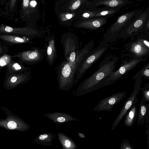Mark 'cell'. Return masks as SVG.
<instances>
[{
  "mask_svg": "<svg viewBox=\"0 0 149 149\" xmlns=\"http://www.w3.org/2000/svg\"><path fill=\"white\" fill-rule=\"evenodd\" d=\"M116 60L106 62L95 72L83 81L72 93L76 96L83 95L102 87L111 84L108 79L116 67Z\"/></svg>",
  "mask_w": 149,
  "mask_h": 149,
  "instance_id": "cell-1",
  "label": "cell"
},
{
  "mask_svg": "<svg viewBox=\"0 0 149 149\" xmlns=\"http://www.w3.org/2000/svg\"><path fill=\"white\" fill-rule=\"evenodd\" d=\"M1 109L6 115L4 119H0V127L6 130H15L21 132L28 131L30 125L19 116L13 113L7 107L3 106Z\"/></svg>",
  "mask_w": 149,
  "mask_h": 149,
  "instance_id": "cell-2",
  "label": "cell"
},
{
  "mask_svg": "<svg viewBox=\"0 0 149 149\" xmlns=\"http://www.w3.org/2000/svg\"><path fill=\"white\" fill-rule=\"evenodd\" d=\"M57 80L60 90L68 91L76 84L75 76L73 73L68 62L63 61L56 68Z\"/></svg>",
  "mask_w": 149,
  "mask_h": 149,
  "instance_id": "cell-3",
  "label": "cell"
},
{
  "mask_svg": "<svg viewBox=\"0 0 149 149\" xmlns=\"http://www.w3.org/2000/svg\"><path fill=\"white\" fill-rule=\"evenodd\" d=\"M61 41L65 59L69 64L73 63L79 50L78 37L73 34H65L62 36Z\"/></svg>",
  "mask_w": 149,
  "mask_h": 149,
  "instance_id": "cell-4",
  "label": "cell"
},
{
  "mask_svg": "<svg viewBox=\"0 0 149 149\" xmlns=\"http://www.w3.org/2000/svg\"><path fill=\"white\" fill-rule=\"evenodd\" d=\"M107 48L105 46L102 45L90 52L78 67L75 77L76 83L91 66L104 54Z\"/></svg>",
  "mask_w": 149,
  "mask_h": 149,
  "instance_id": "cell-5",
  "label": "cell"
},
{
  "mask_svg": "<svg viewBox=\"0 0 149 149\" xmlns=\"http://www.w3.org/2000/svg\"><path fill=\"white\" fill-rule=\"evenodd\" d=\"M141 77L140 76L136 78L133 91L131 94L124 102L119 113L113 123L111 130H113L116 127L125 116L127 111L135 104L137 103V96L139 94L141 84Z\"/></svg>",
  "mask_w": 149,
  "mask_h": 149,
  "instance_id": "cell-6",
  "label": "cell"
},
{
  "mask_svg": "<svg viewBox=\"0 0 149 149\" xmlns=\"http://www.w3.org/2000/svg\"><path fill=\"white\" fill-rule=\"evenodd\" d=\"M45 54L44 49L32 47L30 49L19 52L13 55L18 59V61L22 64L33 65L42 61Z\"/></svg>",
  "mask_w": 149,
  "mask_h": 149,
  "instance_id": "cell-7",
  "label": "cell"
},
{
  "mask_svg": "<svg viewBox=\"0 0 149 149\" xmlns=\"http://www.w3.org/2000/svg\"><path fill=\"white\" fill-rule=\"evenodd\" d=\"M149 7L144 11L140 10L129 23L123 29L120 33L130 35L142 29L149 19Z\"/></svg>",
  "mask_w": 149,
  "mask_h": 149,
  "instance_id": "cell-8",
  "label": "cell"
},
{
  "mask_svg": "<svg viewBox=\"0 0 149 149\" xmlns=\"http://www.w3.org/2000/svg\"><path fill=\"white\" fill-rule=\"evenodd\" d=\"M31 71L30 70L6 75L3 87L6 90L13 89L28 82L31 78Z\"/></svg>",
  "mask_w": 149,
  "mask_h": 149,
  "instance_id": "cell-9",
  "label": "cell"
},
{
  "mask_svg": "<svg viewBox=\"0 0 149 149\" xmlns=\"http://www.w3.org/2000/svg\"><path fill=\"white\" fill-rule=\"evenodd\" d=\"M140 10H133L118 16L116 21L107 30L106 34L114 36L120 33Z\"/></svg>",
  "mask_w": 149,
  "mask_h": 149,
  "instance_id": "cell-10",
  "label": "cell"
},
{
  "mask_svg": "<svg viewBox=\"0 0 149 149\" xmlns=\"http://www.w3.org/2000/svg\"><path fill=\"white\" fill-rule=\"evenodd\" d=\"M125 92L115 93L100 100L93 110L97 112L110 111L114 106L121 101L125 96Z\"/></svg>",
  "mask_w": 149,
  "mask_h": 149,
  "instance_id": "cell-11",
  "label": "cell"
},
{
  "mask_svg": "<svg viewBox=\"0 0 149 149\" xmlns=\"http://www.w3.org/2000/svg\"><path fill=\"white\" fill-rule=\"evenodd\" d=\"M38 33L37 31L29 27H12L3 24L0 25V34L13 35L31 39Z\"/></svg>",
  "mask_w": 149,
  "mask_h": 149,
  "instance_id": "cell-12",
  "label": "cell"
},
{
  "mask_svg": "<svg viewBox=\"0 0 149 149\" xmlns=\"http://www.w3.org/2000/svg\"><path fill=\"white\" fill-rule=\"evenodd\" d=\"M143 59L142 58H139L126 62L117 70L110 74L108 81L111 84L116 82L125 73L134 68Z\"/></svg>",
  "mask_w": 149,
  "mask_h": 149,
  "instance_id": "cell-13",
  "label": "cell"
},
{
  "mask_svg": "<svg viewBox=\"0 0 149 149\" xmlns=\"http://www.w3.org/2000/svg\"><path fill=\"white\" fill-rule=\"evenodd\" d=\"M131 2L129 0H92L87 3V7L89 9L97 8L100 6L105 7L114 8L123 7Z\"/></svg>",
  "mask_w": 149,
  "mask_h": 149,
  "instance_id": "cell-14",
  "label": "cell"
},
{
  "mask_svg": "<svg viewBox=\"0 0 149 149\" xmlns=\"http://www.w3.org/2000/svg\"><path fill=\"white\" fill-rule=\"evenodd\" d=\"M106 17L91 18L84 20L78 24L76 27L79 28L91 30L98 29L105 24L107 22Z\"/></svg>",
  "mask_w": 149,
  "mask_h": 149,
  "instance_id": "cell-15",
  "label": "cell"
},
{
  "mask_svg": "<svg viewBox=\"0 0 149 149\" xmlns=\"http://www.w3.org/2000/svg\"><path fill=\"white\" fill-rule=\"evenodd\" d=\"M47 42L45 46V54L46 60L50 65H52L58 55L55 45L54 37L52 36L46 39Z\"/></svg>",
  "mask_w": 149,
  "mask_h": 149,
  "instance_id": "cell-16",
  "label": "cell"
},
{
  "mask_svg": "<svg viewBox=\"0 0 149 149\" xmlns=\"http://www.w3.org/2000/svg\"><path fill=\"white\" fill-rule=\"evenodd\" d=\"M94 45V41H91L79 50L73 63L71 64L69 63L72 71L75 76L77 69L80 63L89 53Z\"/></svg>",
  "mask_w": 149,
  "mask_h": 149,
  "instance_id": "cell-17",
  "label": "cell"
},
{
  "mask_svg": "<svg viewBox=\"0 0 149 149\" xmlns=\"http://www.w3.org/2000/svg\"><path fill=\"white\" fill-rule=\"evenodd\" d=\"M31 39L25 37H21L13 35L0 34V40L6 45L13 46L24 43H32Z\"/></svg>",
  "mask_w": 149,
  "mask_h": 149,
  "instance_id": "cell-18",
  "label": "cell"
},
{
  "mask_svg": "<svg viewBox=\"0 0 149 149\" xmlns=\"http://www.w3.org/2000/svg\"><path fill=\"white\" fill-rule=\"evenodd\" d=\"M43 116L51 120L54 123L57 124L65 123L70 121H78L70 114L57 112L45 114Z\"/></svg>",
  "mask_w": 149,
  "mask_h": 149,
  "instance_id": "cell-19",
  "label": "cell"
},
{
  "mask_svg": "<svg viewBox=\"0 0 149 149\" xmlns=\"http://www.w3.org/2000/svg\"><path fill=\"white\" fill-rule=\"evenodd\" d=\"M20 0H7L4 4V16L10 20H15L17 13V4Z\"/></svg>",
  "mask_w": 149,
  "mask_h": 149,
  "instance_id": "cell-20",
  "label": "cell"
},
{
  "mask_svg": "<svg viewBox=\"0 0 149 149\" xmlns=\"http://www.w3.org/2000/svg\"><path fill=\"white\" fill-rule=\"evenodd\" d=\"M6 75L15 73L30 70L31 68L23 65L22 63L12 60L6 66Z\"/></svg>",
  "mask_w": 149,
  "mask_h": 149,
  "instance_id": "cell-21",
  "label": "cell"
},
{
  "mask_svg": "<svg viewBox=\"0 0 149 149\" xmlns=\"http://www.w3.org/2000/svg\"><path fill=\"white\" fill-rule=\"evenodd\" d=\"M137 103L135 104L127 111L125 116L124 123L126 127H131L137 118Z\"/></svg>",
  "mask_w": 149,
  "mask_h": 149,
  "instance_id": "cell-22",
  "label": "cell"
},
{
  "mask_svg": "<svg viewBox=\"0 0 149 149\" xmlns=\"http://www.w3.org/2000/svg\"><path fill=\"white\" fill-rule=\"evenodd\" d=\"M131 51L137 56H141L149 52V48L146 47L142 40L138 41L131 45Z\"/></svg>",
  "mask_w": 149,
  "mask_h": 149,
  "instance_id": "cell-23",
  "label": "cell"
},
{
  "mask_svg": "<svg viewBox=\"0 0 149 149\" xmlns=\"http://www.w3.org/2000/svg\"><path fill=\"white\" fill-rule=\"evenodd\" d=\"M58 136L60 142L64 149H74L77 148L74 142L70 138L62 133L58 132Z\"/></svg>",
  "mask_w": 149,
  "mask_h": 149,
  "instance_id": "cell-24",
  "label": "cell"
},
{
  "mask_svg": "<svg viewBox=\"0 0 149 149\" xmlns=\"http://www.w3.org/2000/svg\"><path fill=\"white\" fill-rule=\"evenodd\" d=\"M149 111V104L141 101L139 104L137 125L142 126L145 122L147 114Z\"/></svg>",
  "mask_w": 149,
  "mask_h": 149,
  "instance_id": "cell-25",
  "label": "cell"
},
{
  "mask_svg": "<svg viewBox=\"0 0 149 149\" xmlns=\"http://www.w3.org/2000/svg\"><path fill=\"white\" fill-rule=\"evenodd\" d=\"M55 136V134L51 132L41 134L36 138L35 142L37 144L44 146H52V141Z\"/></svg>",
  "mask_w": 149,
  "mask_h": 149,
  "instance_id": "cell-26",
  "label": "cell"
},
{
  "mask_svg": "<svg viewBox=\"0 0 149 149\" xmlns=\"http://www.w3.org/2000/svg\"><path fill=\"white\" fill-rule=\"evenodd\" d=\"M32 13L30 0H22L21 8L19 12L20 19L23 21H26Z\"/></svg>",
  "mask_w": 149,
  "mask_h": 149,
  "instance_id": "cell-27",
  "label": "cell"
},
{
  "mask_svg": "<svg viewBox=\"0 0 149 149\" xmlns=\"http://www.w3.org/2000/svg\"><path fill=\"white\" fill-rule=\"evenodd\" d=\"M122 7H120L114 8H109L105 7L104 9L98 12L93 18L104 17L108 18L112 16L119 12Z\"/></svg>",
  "mask_w": 149,
  "mask_h": 149,
  "instance_id": "cell-28",
  "label": "cell"
},
{
  "mask_svg": "<svg viewBox=\"0 0 149 149\" xmlns=\"http://www.w3.org/2000/svg\"><path fill=\"white\" fill-rule=\"evenodd\" d=\"M105 7L102 8H94L89 9V10L84 11L81 15V17L84 20L93 18L98 12L103 10Z\"/></svg>",
  "mask_w": 149,
  "mask_h": 149,
  "instance_id": "cell-29",
  "label": "cell"
},
{
  "mask_svg": "<svg viewBox=\"0 0 149 149\" xmlns=\"http://www.w3.org/2000/svg\"><path fill=\"white\" fill-rule=\"evenodd\" d=\"M13 58V55L7 54L0 57V72L3 67L7 65Z\"/></svg>",
  "mask_w": 149,
  "mask_h": 149,
  "instance_id": "cell-30",
  "label": "cell"
},
{
  "mask_svg": "<svg viewBox=\"0 0 149 149\" xmlns=\"http://www.w3.org/2000/svg\"><path fill=\"white\" fill-rule=\"evenodd\" d=\"M140 90L142 91V97L141 101L144 102L149 101V84L145 85V87L140 88Z\"/></svg>",
  "mask_w": 149,
  "mask_h": 149,
  "instance_id": "cell-31",
  "label": "cell"
},
{
  "mask_svg": "<svg viewBox=\"0 0 149 149\" xmlns=\"http://www.w3.org/2000/svg\"><path fill=\"white\" fill-rule=\"evenodd\" d=\"M88 0H73L71 4L69 6V9L73 10L78 8L82 3L86 2Z\"/></svg>",
  "mask_w": 149,
  "mask_h": 149,
  "instance_id": "cell-32",
  "label": "cell"
},
{
  "mask_svg": "<svg viewBox=\"0 0 149 149\" xmlns=\"http://www.w3.org/2000/svg\"><path fill=\"white\" fill-rule=\"evenodd\" d=\"M119 149H134V148L130 144L128 139H124L123 140Z\"/></svg>",
  "mask_w": 149,
  "mask_h": 149,
  "instance_id": "cell-33",
  "label": "cell"
},
{
  "mask_svg": "<svg viewBox=\"0 0 149 149\" xmlns=\"http://www.w3.org/2000/svg\"><path fill=\"white\" fill-rule=\"evenodd\" d=\"M75 14L72 13H61L60 17L61 21H65L70 19L74 17Z\"/></svg>",
  "mask_w": 149,
  "mask_h": 149,
  "instance_id": "cell-34",
  "label": "cell"
},
{
  "mask_svg": "<svg viewBox=\"0 0 149 149\" xmlns=\"http://www.w3.org/2000/svg\"><path fill=\"white\" fill-rule=\"evenodd\" d=\"M8 51V47L0 40V57L7 54Z\"/></svg>",
  "mask_w": 149,
  "mask_h": 149,
  "instance_id": "cell-35",
  "label": "cell"
},
{
  "mask_svg": "<svg viewBox=\"0 0 149 149\" xmlns=\"http://www.w3.org/2000/svg\"><path fill=\"white\" fill-rule=\"evenodd\" d=\"M149 64L146 65L143 69L142 71L141 74L142 76H144L146 77L147 78H149Z\"/></svg>",
  "mask_w": 149,
  "mask_h": 149,
  "instance_id": "cell-36",
  "label": "cell"
},
{
  "mask_svg": "<svg viewBox=\"0 0 149 149\" xmlns=\"http://www.w3.org/2000/svg\"><path fill=\"white\" fill-rule=\"evenodd\" d=\"M149 127L148 126V124L147 125L146 130V134L145 135H146L147 136V147L149 149Z\"/></svg>",
  "mask_w": 149,
  "mask_h": 149,
  "instance_id": "cell-37",
  "label": "cell"
},
{
  "mask_svg": "<svg viewBox=\"0 0 149 149\" xmlns=\"http://www.w3.org/2000/svg\"><path fill=\"white\" fill-rule=\"evenodd\" d=\"M145 122L146 123L148 124L149 123V111L148 112L146 116Z\"/></svg>",
  "mask_w": 149,
  "mask_h": 149,
  "instance_id": "cell-38",
  "label": "cell"
},
{
  "mask_svg": "<svg viewBox=\"0 0 149 149\" xmlns=\"http://www.w3.org/2000/svg\"><path fill=\"white\" fill-rule=\"evenodd\" d=\"M142 42L143 44L147 47L149 48V42L146 40H142Z\"/></svg>",
  "mask_w": 149,
  "mask_h": 149,
  "instance_id": "cell-39",
  "label": "cell"
},
{
  "mask_svg": "<svg viewBox=\"0 0 149 149\" xmlns=\"http://www.w3.org/2000/svg\"><path fill=\"white\" fill-rule=\"evenodd\" d=\"M78 135L79 136L80 138H86L85 136L82 133H78Z\"/></svg>",
  "mask_w": 149,
  "mask_h": 149,
  "instance_id": "cell-40",
  "label": "cell"
},
{
  "mask_svg": "<svg viewBox=\"0 0 149 149\" xmlns=\"http://www.w3.org/2000/svg\"><path fill=\"white\" fill-rule=\"evenodd\" d=\"M7 0H0V4L1 6H3Z\"/></svg>",
  "mask_w": 149,
  "mask_h": 149,
  "instance_id": "cell-41",
  "label": "cell"
},
{
  "mask_svg": "<svg viewBox=\"0 0 149 149\" xmlns=\"http://www.w3.org/2000/svg\"><path fill=\"white\" fill-rule=\"evenodd\" d=\"M4 13L3 11L0 9V17L2 16H4Z\"/></svg>",
  "mask_w": 149,
  "mask_h": 149,
  "instance_id": "cell-42",
  "label": "cell"
},
{
  "mask_svg": "<svg viewBox=\"0 0 149 149\" xmlns=\"http://www.w3.org/2000/svg\"><path fill=\"white\" fill-rule=\"evenodd\" d=\"M42 4H44L45 3V0H40Z\"/></svg>",
  "mask_w": 149,
  "mask_h": 149,
  "instance_id": "cell-43",
  "label": "cell"
},
{
  "mask_svg": "<svg viewBox=\"0 0 149 149\" xmlns=\"http://www.w3.org/2000/svg\"><path fill=\"white\" fill-rule=\"evenodd\" d=\"M137 1H141V0H137Z\"/></svg>",
  "mask_w": 149,
  "mask_h": 149,
  "instance_id": "cell-44",
  "label": "cell"
}]
</instances>
